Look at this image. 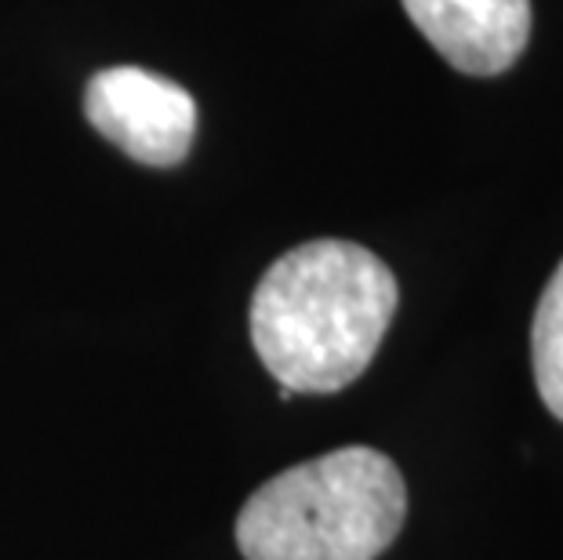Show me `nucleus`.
I'll list each match as a JSON object with an SVG mask.
<instances>
[{
  "label": "nucleus",
  "mask_w": 563,
  "mask_h": 560,
  "mask_svg": "<svg viewBox=\"0 0 563 560\" xmlns=\"http://www.w3.org/2000/svg\"><path fill=\"white\" fill-rule=\"evenodd\" d=\"M400 288L375 252L353 241L298 244L251 295V342L291 393H339L375 361Z\"/></svg>",
  "instance_id": "nucleus-1"
},
{
  "label": "nucleus",
  "mask_w": 563,
  "mask_h": 560,
  "mask_svg": "<svg viewBox=\"0 0 563 560\" xmlns=\"http://www.w3.org/2000/svg\"><path fill=\"white\" fill-rule=\"evenodd\" d=\"M407 517L397 462L367 444L277 473L236 517L244 560H375Z\"/></svg>",
  "instance_id": "nucleus-2"
},
{
  "label": "nucleus",
  "mask_w": 563,
  "mask_h": 560,
  "mask_svg": "<svg viewBox=\"0 0 563 560\" xmlns=\"http://www.w3.org/2000/svg\"><path fill=\"white\" fill-rule=\"evenodd\" d=\"M422 37L470 77H498L531 41V0H404Z\"/></svg>",
  "instance_id": "nucleus-4"
},
{
  "label": "nucleus",
  "mask_w": 563,
  "mask_h": 560,
  "mask_svg": "<svg viewBox=\"0 0 563 560\" xmlns=\"http://www.w3.org/2000/svg\"><path fill=\"white\" fill-rule=\"evenodd\" d=\"M531 361H534V383L545 408L563 422V262L556 266L553 277H549L534 309Z\"/></svg>",
  "instance_id": "nucleus-5"
},
{
  "label": "nucleus",
  "mask_w": 563,
  "mask_h": 560,
  "mask_svg": "<svg viewBox=\"0 0 563 560\" xmlns=\"http://www.w3.org/2000/svg\"><path fill=\"white\" fill-rule=\"evenodd\" d=\"M91 128L146 168H175L197 135V102L183 85L142 66L102 69L84 88Z\"/></svg>",
  "instance_id": "nucleus-3"
}]
</instances>
